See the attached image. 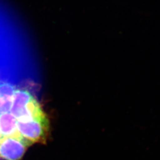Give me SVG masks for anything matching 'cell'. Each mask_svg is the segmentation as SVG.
Here are the masks:
<instances>
[{"instance_id":"2","label":"cell","mask_w":160,"mask_h":160,"mask_svg":"<svg viewBox=\"0 0 160 160\" xmlns=\"http://www.w3.org/2000/svg\"><path fill=\"white\" fill-rule=\"evenodd\" d=\"M29 146L19 134L0 138V160H22Z\"/></svg>"},{"instance_id":"4","label":"cell","mask_w":160,"mask_h":160,"mask_svg":"<svg viewBox=\"0 0 160 160\" xmlns=\"http://www.w3.org/2000/svg\"><path fill=\"white\" fill-rule=\"evenodd\" d=\"M17 119L10 113L0 114V137H8L18 135Z\"/></svg>"},{"instance_id":"5","label":"cell","mask_w":160,"mask_h":160,"mask_svg":"<svg viewBox=\"0 0 160 160\" xmlns=\"http://www.w3.org/2000/svg\"><path fill=\"white\" fill-rule=\"evenodd\" d=\"M15 90L12 84L6 82H0V114L10 111Z\"/></svg>"},{"instance_id":"1","label":"cell","mask_w":160,"mask_h":160,"mask_svg":"<svg viewBox=\"0 0 160 160\" xmlns=\"http://www.w3.org/2000/svg\"><path fill=\"white\" fill-rule=\"evenodd\" d=\"M49 126L47 116L29 121L17 120L18 133L30 145L35 143H45L49 133Z\"/></svg>"},{"instance_id":"3","label":"cell","mask_w":160,"mask_h":160,"mask_svg":"<svg viewBox=\"0 0 160 160\" xmlns=\"http://www.w3.org/2000/svg\"><path fill=\"white\" fill-rule=\"evenodd\" d=\"M33 96L27 90L18 89L15 90L12 100L10 113L18 120L24 112L26 106L32 100Z\"/></svg>"}]
</instances>
